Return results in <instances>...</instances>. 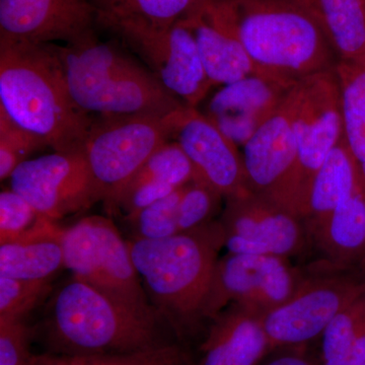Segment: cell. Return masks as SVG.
Returning <instances> with one entry per match:
<instances>
[{"mask_svg": "<svg viewBox=\"0 0 365 365\" xmlns=\"http://www.w3.org/2000/svg\"><path fill=\"white\" fill-rule=\"evenodd\" d=\"M128 244L151 304L176 339L189 345L207 330L204 309L225 247L220 220L165 239H133Z\"/></svg>", "mask_w": 365, "mask_h": 365, "instance_id": "cell-1", "label": "cell"}, {"mask_svg": "<svg viewBox=\"0 0 365 365\" xmlns=\"http://www.w3.org/2000/svg\"><path fill=\"white\" fill-rule=\"evenodd\" d=\"M0 107L57 153L83 151L96 121L72 98L52 44L0 39Z\"/></svg>", "mask_w": 365, "mask_h": 365, "instance_id": "cell-2", "label": "cell"}, {"mask_svg": "<svg viewBox=\"0 0 365 365\" xmlns=\"http://www.w3.org/2000/svg\"><path fill=\"white\" fill-rule=\"evenodd\" d=\"M40 335L48 352L73 356L127 354L178 341L162 317L134 311L74 276L53 295Z\"/></svg>", "mask_w": 365, "mask_h": 365, "instance_id": "cell-3", "label": "cell"}, {"mask_svg": "<svg viewBox=\"0 0 365 365\" xmlns=\"http://www.w3.org/2000/svg\"><path fill=\"white\" fill-rule=\"evenodd\" d=\"M222 4L262 76L297 83L339 63L317 21L294 0H222Z\"/></svg>", "mask_w": 365, "mask_h": 365, "instance_id": "cell-4", "label": "cell"}, {"mask_svg": "<svg viewBox=\"0 0 365 365\" xmlns=\"http://www.w3.org/2000/svg\"><path fill=\"white\" fill-rule=\"evenodd\" d=\"M58 50L71 97L91 117L168 115L184 106L150 71L93 32Z\"/></svg>", "mask_w": 365, "mask_h": 365, "instance_id": "cell-5", "label": "cell"}, {"mask_svg": "<svg viewBox=\"0 0 365 365\" xmlns=\"http://www.w3.org/2000/svg\"><path fill=\"white\" fill-rule=\"evenodd\" d=\"M290 100L297 162L288 182L284 207L302 220L314 178L344 137L342 90L337 71L302 79L292 88Z\"/></svg>", "mask_w": 365, "mask_h": 365, "instance_id": "cell-6", "label": "cell"}, {"mask_svg": "<svg viewBox=\"0 0 365 365\" xmlns=\"http://www.w3.org/2000/svg\"><path fill=\"white\" fill-rule=\"evenodd\" d=\"M63 249L64 265L74 277L134 311L162 317L143 287L128 242L111 218L86 216L64 228Z\"/></svg>", "mask_w": 365, "mask_h": 365, "instance_id": "cell-7", "label": "cell"}, {"mask_svg": "<svg viewBox=\"0 0 365 365\" xmlns=\"http://www.w3.org/2000/svg\"><path fill=\"white\" fill-rule=\"evenodd\" d=\"M182 107L168 115L96 119L83 153L108 211L148 158L172 140Z\"/></svg>", "mask_w": 365, "mask_h": 365, "instance_id": "cell-8", "label": "cell"}, {"mask_svg": "<svg viewBox=\"0 0 365 365\" xmlns=\"http://www.w3.org/2000/svg\"><path fill=\"white\" fill-rule=\"evenodd\" d=\"M365 294V269L323 260L304 271L292 299L264 317L272 349L312 345L343 309Z\"/></svg>", "mask_w": 365, "mask_h": 365, "instance_id": "cell-9", "label": "cell"}, {"mask_svg": "<svg viewBox=\"0 0 365 365\" xmlns=\"http://www.w3.org/2000/svg\"><path fill=\"white\" fill-rule=\"evenodd\" d=\"M104 26L130 46L160 85L186 107L197 109L215 86L204 68L195 36L186 21L155 26L121 21Z\"/></svg>", "mask_w": 365, "mask_h": 365, "instance_id": "cell-10", "label": "cell"}, {"mask_svg": "<svg viewBox=\"0 0 365 365\" xmlns=\"http://www.w3.org/2000/svg\"><path fill=\"white\" fill-rule=\"evenodd\" d=\"M302 276L304 271L283 257L227 253L216 264L206 322L232 304L265 317L292 299Z\"/></svg>", "mask_w": 365, "mask_h": 365, "instance_id": "cell-11", "label": "cell"}, {"mask_svg": "<svg viewBox=\"0 0 365 365\" xmlns=\"http://www.w3.org/2000/svg\"><path fill=\"white\" fill-rule=\"evenodd\" d=\"M11 189L41 217L57 222L100 201L85 153H57L21 163L9 177Z\"/></svg>", "mask_w": 365, "mask_h": 365, "instance_id": "cell-12", "label": "cell"}, {"mask_svg": "<svg viewBox=\"0 0 365 365\" xmlns=\"http://www.w3.org/2000/svg\"><path fill=\"white\" fill-rule=\"evenodd\" d=\"M225 200L220 222L228 253L288 259L304 249L306 225L287 209L251 191Z\"/></svg>", "mask_w": 365, "mask_h": 365, "instance_id": "cell-13", "label": "cell"}, {"mask_svg": "<svg viewBox=\"0 0 365 365\" xmlns=\"http://www.w3.org/2000/svg\"><path fill=\"white\" fill-rule=\"evenodd\" d=\"M172 140L189 158L197 181L215 189L225 199L250 192L239 146L196 108L184 106L180 110Z\"/></svg>", "mask_w": 365, "mask_h": 365, "instance_id": "cell-14", "label": "cell"}, {"mask_svg": "<svg viewBox=\"0 0 365 365\" xmlns=\"http://www.w3.org/2000/svg\"><path fill=\"white\" fill-rule=\"evenodd\" d=\"M95 21L91 0H0V39L69 44L93 33Z\"/></svg>", "mask_w": 365, "mask_h": 365, "instance_id": "cell-15", "label": "cell"}, {"mask_svg": "<svg viewBox=\"0 0 365 365\" xmlns=\"http://www.w3.org/2000/svg\"><path fill=\"white\" fill-rule=\"evenodd\" d=\"M290 93L279 109L242 145V153L250 191L283 208L297 162Z\"/></svg>", "mask_w": 365, "mask_h": 365, "instance_id": "cell-16", "label": "cell"}, {"mask_svg": "<svg viewBox=\"0 0 365 365\" xmlns=\"http://www.w3.org/2000/svg\"><path fill=\"white\" fill-rule=\"evenodd\" d=\"M297 83L262 74L248 76L222 86L203 115L232 143L242 146L279 109Z\"/></svg>", "mask_w": 365, "mask_h": 365, "instance_id": "cell-17", "label": "cell"}, {"mask_svg": "<svg viewBox=\"0 0 365 365\" xmlns=\"http://www.w3.org/2000/svg\"><path fill=\"white\" fill-rule=\"evenodd\" d=\"M271 351L264 317L232 304L209 322L196 365H259Z\"/></svg>", "mask_w": 365, "mask_h": 365, "instance_id": "cell-18", "label": "cell"}, {"mask_svg": "<svg viewBox=\"0 0 365 365\" xmlns=\"http://www.w3.org/2000/svg\"><path fill=\"white\" fill-rule=\"evenodd\" d=\"M195 36L204 68L213 86H225L261 74L235 34L222 4L215 0L185 21Z\"/></svg>", "mask_w": 365, "mask_h": 365, "instance_id": "cell-19", "label": "cell"}, {"mask_svg": "<svg viewBox=\"0 0 365 365\" xmlns=\"http://www.w3.org/2000/svg\"><path fill=\"white\" fill-rule=\"evenodd\" d=\"M64 228L41 217L14 241L0 244V276L26 280H51L64 265Z\"/></svg>", "mask_w": 365, "mask_h": 365, "instance_id": "cell-20", "label": "cell"}, {"mask_svg": "<svg viewBox=\"0 0 365 365\" xmlns=\"http://www.w3.org/2000/svg\"><path fill=\"white\" fill-rule=\"evenodd\" d=\"M311 235L325 255L326 260L341 267L365 269L364 177Z\"/></svg>", "mask_w": 365, "mask_h": 365, "instance_id": "cell-21", "label": "cell"}, {"mask_svg": "<svg viewBox=\"0 0 365 365\" xmlns=\"http://www.w3.org/2000/svg\"><path fill=\"white\" fill-rule=\"evenodd\" d=\"M317 21L339 62L365 66V0H294Z\"/></svg>", "mask_w": 365, "mask_h": 365, "instance_id": "cell-22", "label": "cell"}, {"mask_svg": "<svg viewBox=\"0 0 365 365\" xmlns=\"http://www.w3.org/2000/svg\"><path fill=\"white\" fill-rule=\"evenodd\" d=\"M361 176L359 165L343 137L327 158L312 185L302 220L309 235L325 222Z\"/></svg>", "mask_w": 365, "mask_h": 365, "instance_id": "cell-23", "label": "cell"}, {"mask_svg": "<svg viewBox=\"0 0 365 365\" xmlns=\"http://www.w3.org/2000/svg\"><path fill=\"white\" fill-rule=\"evenodd\" d=\"M215 0H91L97 21H131L169 26L191 19Z\"/></svg>", "mask_w": 365, "mask_h": 365, "instance_id": "cell-24", "label": "cell"}, {"mask_svg": "<svg viewBox=\"0 0 365 365\" xmlns=\"http://www.w3.org/2000/svg\"><path fill=\"white\" fill-rule=\"evenodd\" d=\"M197 356L190 345L174 341L143 351L116 355L35 354L34 365H196Z\"/></svg>", "mask_w": 365, "mask_h": 365, "instance_id": "cell-25", "label": "cell"}, {"mask_svg": "<svg viewBox=\"0 0 365 365\" xmlns=\"http://www.w3.org/2000/svg\"><path fill=\"white\" fill-rule=\"evenodd\" d=\"M344 137L365 181V66L339 62Z\"/></svg>", "mask_w": 365, "mask_h": 365, "instance_id": "cell-26", "label": "cell"}, {"mask_svg": "<svg viewBox=\"0 0 365 365\" xmlns=\"http://www.w3.org/2000/svg\"><path fill=\"white\" fill-rule=\"evenodd\" d=\"M193 180H195L193 165L179 144L170 140L148 158L122 191L143 184H155L178 190Z\"/></svg>", "mask_w": 365, "mask_h": 365, "instance_id": "cell-27", "label": "cell"}, {"mask_svg": "<svg viewBox=\"0 0 365 365\" xmlns=\"http://www.w3.org/2000/svg\"><path fill=\"white\" fill-rule=\"evenodd\" d=\"M365 319V294L338 314L319 337L321 365H346Z\"/></svg>", "mask_w": 365, "mask_h": 365, "instance_id": "cell-28", "label": "cell"}, {"mask_svg": "<svg viewBox=\"0 0 365 365\" xmlns=\"http://www.w3.org/2000/svg\"><path fill=\"white\" fill-rule=\"evenodd\" d=\"M47 148L39 136L23 128L0 107V180L9 179L14 170L34 151Z\"/></svg>", "mask_w": 365, "mask_h": 365, "instance_id": "cell-29", "label": "cell"}, {"mask_svg": "<svg viewBox=\"0 0 365 365\" xmlns=\"http://www.w3.org/2000/svg\"><path fill=\"white\" fill-rule=\"evenodd\" d=\"M182 188L126 217L135 230L134 239L160 240L180 234L178 207Z\"/></svg>", "mask_w": 365, "mask_h": 365, "instance_id": "cell-30", "label": "cell"}, {"mask_svg": "<svg viewBox=\"0 0 365 365\" xmlns=\"http://www.w3.org/2000/svg\"><path fill=\"white\" fill-rule=\"evenodd\" d=\"M51 292V280L0 276V319H24Z\"/></svg>", "mask_w": 365, "mask_h": 365, "instance_id": "cell-31", "label": "cell"}, {"mask_svg": "<svg viewBox=\"0 0 365 365\" xmlns=\"http://www.w3.org/2000/svg\"><path fill=\"white\" fill-rule=\"evenodd\" d=\"M223 197L202 182H190L182 190L178 207L180 232H188L212 222L213 216L222 205Z\"/></svg>", "mask_w": 365, "mask_h": 365, "instance_id": "cell-32", "label": "cell"}, {"mask_svg": "<svg viewBox=\"0 0 365 365\" xmlns=\"http://www.w3.org/2000/svg\"><path fill=\"white\" fill-rule=\"evenodd\" d=\"M41 216L25 198L14 190L0 193V244L14 241L30 230Z\"/></svg>", "mask_w": 365, "mask_h": 365, "instance_id": "cell-33", "label": "cell"}, {"mask_svg": "<svg viewBox=\"0 0 365 365\" xmlns=\"http://www.w3.org/2000/svg\"><path fill=\"white\" fill-rule=\"evenodd\" d=\"M35 329L24 319H0V365H25L33 359Z\"/></svg>", "mask_w": 365, "mask_h": 365, "instance_id": "cell-34", "label": "cell"}, {"mask_svg": "<svg viewBox=\"0 0 365 365\" xmlns=\"http://www.w3.org/2000/svg\"><path fill=\"white\" fill-rule=\"evenodd\" d=\"M259 365H321V362L312 345H295L276 348Z\"/></svg>", "mask_w": 365, "mask_h": 365, "instance_id": "cell-35", "label": "cell"}, {"mask_svg": "<svg viewBox=\"0 0 365 365\" xmlns=\"http://www.w3.org/2000/svg\"><path fill=\"white\" fill-rule=\"evenodd\" d=\"M34 357H35V355H34L33 359L30 360V361L28 362V364L25 365H34Z\"/></svg>", "mask_w": 365, "mask_h": 365, "instance_id": "cell-36", "label": "cell"}, {"mask_svg": "<svg viewBox=\"0 0 365 365\" xmlns=\"http://www.w3.org/2000/svg\"><path fill=\"white\" fill-rule=\"evenodd\" d=\"M365 365V364H364Z\"/></svg>", "mask_w": 365, "mask_h": 365, "instance_id": "cell-37", "label": "cell"}]
</instances>
